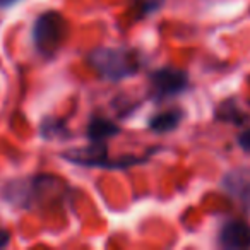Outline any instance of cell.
<instances>
[{"instance_id": "cell-9", "label": "cell", "mask_w": 250, "mask_h": 250, "mask_svg": "<svg viewBox=\"0 0 250 250\" xmlns=\"http://www.w3.org/2000/svg\"><path fill=\"white\" fill-rule=\"evenodd\" d=\"M165 0H136V4L141 7L143 12H153L156 11L158 7H161Z\"/></svg>"}, {"instance_id": "cell-8", "label": "cell", "mask_w": 250, "mask_h": 250, "mask_svg": "<svg viewBox=\"0 0 250 250\" xmlns=\"http://www.w3.org/2000/svg\"><path fill=\"white\" fill-rule=\"evenodd\" d=\"M216 115H218V118H221V120L233 122V124H243V122L247 120V117H243L242 111L235 106L233 101H226V103H223L221 108L216 111Z\"/></svg>"}, {"instance_id": "cell-12", "label": "cell", "mask_w": 250, "mask_h": 250, "mask_svg": "<svg viewBox=\"0 0 250 250\" xmlns=\"http://www.w3.org/2000/svg\"><path fill=\"white\" fill-rule=\"evenodd\" d=\"M16 0H0V5H11L14 4Z\"/></svg>"}, {"instance_id": "cell-2", "label": "cell", "mask_w": 250, "mask_h": 250, "mask_svg": "<svg viewBox=\"0 0 250 250\" xmlns=\"http://www.w3.org/2000/svg\"><path fill=\"white\" fill-rule=\"evenodd\" d=\"M65 36V21L57 12L43 14L36 21L35 26V40L42 52L52 53L60 45L62 38Z\"/></svg>"}, {"instance_id": "cell-1", "label": "cell", "mask_w": 250, "mask_h": 250, "mask_svg": "<svg viewBox=\"0 0 250 250\" xmlns=\"http://www.w3.org/2000/svg\"><path fill=\"white\" fill-rule=\"evenodd\" d=\"M91 63L108 79H122L136 72L137 63L125 50L100 48L91 55Z\"/></svg>"}, {"instance_id": "cell-11", "label": "cell", "mask_w": 250, "mask_h": 250, "mask_svg": "<svg viewBox=\"0 0 250 250\" xmlns=\"http://www.w3.org/2000/svg\"><path fill=\"white\" fill-rule=\"evenodd\" d=\"M9 243V233L4 231V229H0V247H4Z\"/></svg>"}, {"instance_id": "cell-7", "label": "cell", "mask_w": 250, "mask_h": 250, "mask_svg": "<svg viewBox=\"0 0 250 250\" xmlns=\"http://www.w3.org/2000/svg\"><path fill=\"white\" fill-rule=\"evenodd\" d=\"M180 118L182 115L178 111H167V113L154 117L149 125L154 132H170V130L177 129V125L180 124Z\"/></svg>"}, {"instance_id": "cell-3", "label": "cell", "mask_w": 250, "mask_h": 250, "mask_svg": "<svg viewBox=\"0 0 250 250\" xmlns=\"http://www.w3.org/2000/svg\"><path fill=\"white\" fill-rule=\"evenodd\" d=\"M151 83L153 87L158 91V94L163 96H171V94H178L187 87V74L182 72L178 69H160L151 76Z\"/></svg>"}, {"instance_id": "cell-6", "label": "cell", "mask_w": 250, "mask_h": 250, "mask_svg": "<svg viewBox=\"0 0 250 250\" xmlns=\"http://www.w3.org/2000/svg\"><path fill=\"white\" fill-rule=\"evenodd\" d=\"M118 127L115 124H111L110 120H104V118H94L93 122L87 127V136L93 143H103L104 139L111 136H117Z\"/></svg>"}, {"instance_id": "cell-10", "label": "cell", "mask_w": 250, "mask_h": 250, "mask_svg": "<svg viewBox=\"0 0 250 250\" xmlns=\"http://www.w3.org/2000/svg\"><path fill=\"white\" fill-rule=\"evenodd\" d=\"M236 141H238V144H240V147H242V149H245L247 153H250V129L243 130Z\"/></svg>"}, {"instance_id": "cell-5", "label": "cell", "mask_w": 250, "mask_h": 250, "mask_svg": "<svg viewBox=\"0 0 250 250\" xmlns=\"http://www.w3.org/2000/svg\"><path fill=\"white\" fill-rule=\"evenodd\" d=\"M225 185L229 194L240 199L245 206H250V168H243V170L229 173L225 180Z\"/></svg>"}, {"instance_id": "cell-4", "label": "cell", "mask_w": 250, "mask_h": 250, "mask_svg": "<svg viewBox=\"0 0 250 250\" xmlns=\"http://www.w3.org/2000/svg\"><path fill=\"white\" fill-rule=\"evenodd\" d=\"M219 243L225 249L242 250L250 247V226L243 221H228L219 233Z\"/></svg>"}]
</instances>
